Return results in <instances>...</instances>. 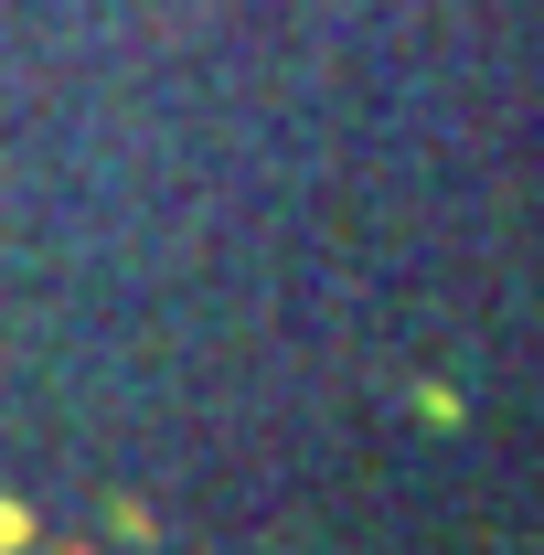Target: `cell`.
<instances>
[{
	"label": "cell",
	"instance_id": "6da1fadb",
	"mask_svg": "<svg viewBox=\"0 0 544 555\" xmlns=\"http://www.w3.org/2000/svg\"><path fill=\"white\" fill-rule=\"evenodd\" d=\"M33 534H43V524H33V513H22V502L0 491V555H22V545H33Z\"/></svg>",
	"mask_w": 544,
	"mask_h": 555
}]
</instances>
